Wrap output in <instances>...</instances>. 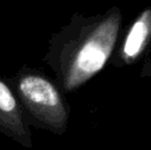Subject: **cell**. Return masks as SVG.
Returning a JSON list of instances; mask_svg holds the SVG:
<instances>
[{"mask_svg": "<svg viewBox=\"0 0 151 150\" xmlns=\"http://www.w3.org/2000/svg\"><path fill=\"white\" fill-rule=\"evenodd\" d=\"M119 7L85 16L76 12L50 36L44 63L64 94L78 90L109 64L122 32Z\"/></svg>", "mask_w": 151, "mask_h": 150, "instance_id": "obj_1", "label": "cell"}, {"mask_svg": "<svg viewBox=\"0 0 151 150\" xmlns=\"http://www.w3.org/2000/svg\"><path fill=\"white\" fill-rule=\"evenodd\" d=\"M0 133L25 149L33 148L31 126L24 110L3 77H0Z\"/></svg>", "mask_w": 151, "mask_h": 150, "instance_id": "obj_4", "label": "cell"}, {"mask_svg": "<svg viewBox=\"0 0 151 150\" xmlns=\"http://www.w3.org/2000/svg\"><path fill=\"white\" fill-rule=\"evenodd\" d=\"M5 80L17 97L29 126L56 136L65 134L70 121V106L55 80L27 65Z\"/></svg>", "mask_w": 151, "mask_h": 150, "instance_id": "obj_2", "label": "cell"}, {"mask_svg": "<svg viewBox=\"0 0 151 150\" xmlns=\"http://www.w3.org/2000/svg\"><path fill=\"white\" fill-rule=\"evenodd\" d=\"M151 49V5L142 9L129 24L115 45L109 63L115 68L135 65Z\"/></svg>", "mask_w": 151, "mask_h": 150, "instance_id": "obj_3", "label": "cell"}]
</instances>
